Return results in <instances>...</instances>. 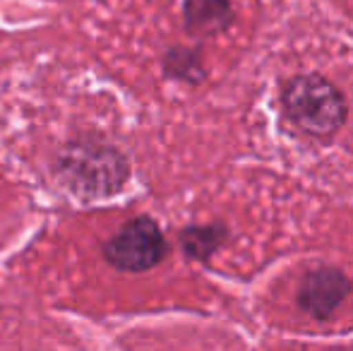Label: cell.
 Wrapping results in <instances>:
<instances>
[{
    "label": "cell",
    "mask_w": 353,
    "mask_h": 351,
    "mask_svg": "<svg viewBox=\"0 0 353 351\" xmlns=\"http://www.w3.org/2000/svg\"><path fill=\"white\" fill-rule=\"evenodd\" d=\"M219 241H221V231L214 229V226H210V229H188L183 234V245L192 258H207L219 245Z\"/></svg>",
    "instance_id": "obj_6"
},
{
    "label": "cell",
    "mask_w": 353,
    "mask_h": 351,
    "mask_svg": "<svg viewBox=\"0 0 353 351\" xmlns=\"http://www.w3.org/2000/svg\"><path fill=\"white\" fill-rule=\"evenodd\" d=\"M103 255L116 270L147 272L163 260L166 239L157 221H152L149 217H137L106 241Z\"/></svg>",
    "instance_id": "obj_3"
},
{
    "label": "cell",
    "mask_w": 353,
    "mask_h": 351,
    "mask_svg": "<svg viewBox=\"0 0 353 351\" xmlns=\"http://www.w3.org/2000/svg\"><path fill=\"white\" fill-rule=\"evenodd\" d=\"M233 10L228 0H188L185 27L195 37H214L231 24Z\"/></svg>",
    "instance_id": "obj_5"
},
{
    "label": "cell",
    "mask_w": 353,
    "mask_h": 351,
    "mask_svg": "<svg viewBox=\"0 0 353 351\" xmlns=\"http://www.w3.org/2000/svg\"><path fill=\"white\" fill-rule=\"evenodd\" d=\"M286 111L301 130L315 137H330L346 118V103L332 82L320 75L296 77L283 94Z\"/></svg>",
    "instance_id": "obj_2"
},
{
    "label": "cell",
    "mask_w": 353,
    "mask_h": 351,
    "mask_svg": "<svg viewBox=\"0 0 353 351\" xmlns=\"http://www.w3.org/2000/svg\"><path fill=\"white\" fill-rule=\"evenodd\" d=\"M351 284L336 270H317L305 277L301 286V303L315 318H327L344 301Z\"/></svg>",
    "instance_id": "obj_4"
},
{
    "label": "cell",
    "mask_w": 353,
    "mask_h": 351,
    "mask_svg": "<svg viewBox=\"0 0 353 351\" xmlns=\"http://www.w3.org/2000/svg\"><path fill=\"white\" fill-rule=\"evenodd\" d=\"M128 161L118 150L94 140L68 145L58 157L56 176L68 190L84 197H106L118 192L128 181Z\"/></svg>",
    "instance_id": "obj_1"
}]
</instances>
